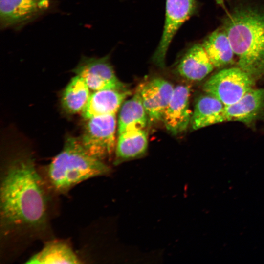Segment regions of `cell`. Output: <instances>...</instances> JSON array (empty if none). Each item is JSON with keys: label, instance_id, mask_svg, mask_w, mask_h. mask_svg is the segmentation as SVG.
Instances as JSON below:
<instances>
[{"label": "cell", "instance_id": "obj_1", "mask_svg": "<svg viewBox=\"0 0 264 264\" xmlns=\"http://www.w3.org/2000/svg\"><path fill=\"white\" fill-rule=\"evenodd\" d=\"M47 185L31 156L22 155L4 169L0 187V215L4 235L38 233L48 219Z\"/></svg>", "mask_w": 264, "mask_h": 264}, {"label": "cell", "instance_id": "obj_2", "mask_svg": "<svg viewBox=\"0 0 264 264\" xmlns=\"http://www.w3.org/2000/svg\"><path fill=\"white\" fill-rule=\"evenodd\" d=\"M221 19L238 66L255 81L264 76V0H228Z\"/></svg>", "mask_w": 264, "mask_h": 264}, {"label": "cell", "instance_id": "obj_3", "mask_svg": "<svg viewBox=\"0 0 264 264\" xmlns=\"http://www.w3.org/2000/svg\"><path fill=\"white\" fill-rule=\"evenodd\" d=\"M110 171L102 160L85 150L79 139L70 137L47 167L45 181L56 193L65 194L78 184Z\"/></svg>", "mask_w": 264, "mask_h": 264}, {"label": "cell", "instance_id": "obj_4", "mask_svg": "<svg viewBox=\"0 0 264 264\" xmlns=\"http://www.w3.org/2000/svg\"><path fill=\"white\" fill-rule=\"evenodd\" d=\"M255 81L239 66L221 69L204 83L203 90L225 106L239 101L253 88Z\"/></svg>", "mask_w": 264, "mask_h": 264}, {"label": "cell", "instance_id": "obj_5", "mask_svg": "<svg viewBox=\"0 0 264 264\" xmlns=\"http://www.w3.org/2000/svg\"><path fill=\"white\" fill-rule=\"evenodd\" d=\"M117 126L116 114L88 119L81 143L90 155L102 160L115 151Z\"/></svg>", "mask_w": 264, "mask_h": 264}, {"label": "cell", "instance_id": "obj_6", "mask_svg": "<svg viewBox=\"0 0 264 264\" xmlns=\"http://www.w3.org/2000/svg\"><path fill=\"white\" fill-rule=\"evenodd\" d=\"M195 0H166L163 30L158 46L153 56L154 63L162 68L165 66L167 51L181 26L196 12Z\"/></svg>", "mask_w": 264, "mask_h": 264}, {"label": "cell", "instance_id": "obj_7", "mask_svg": "<svg viewBox=\"0 0 264 264\" xmlns=\"http://www.w3.org/2000/svg\"><path fill=\"white\" fill-rule=\"evenodd\" d=\"M83 79L90 89L125 90V85L117 77L108 56L83 57L73 70Z\"/></svg>", "mask_w": 264, "mask_h": 264}, {"label": "cell", "instance_id": "obj_8", "mask_svg": "<svg viewBox=\"0 0 264 264\" xmlns=\"http://www.w3.org/2000/svg\"><path fill=\"white\" fill-rule=\"evenodd\" d=\"M50 0H0L1 28L20 27L46 12Z\"/></svg>", "mask_w": 264, "mask_h": 264}, {"label": "cell", "instance_id": "obj_9", "mask_svg": "<svg viewBox=\"0 0 264 264\" xmlns=\"http://www.w3.org/2000/svg\"><path fill=\"white\" fill-rule=\"evenodd\" d=\"M174 88L170 82L160 77L154 78L138 88L150 123L162 121Z\"/></svg>", "mask_w": 264, "mask_h": 264}, {"label": "cell", "instance_id": "obj_10", "mask_svg": "<svg viewBox=\"0 0 264 264\" xmlns=\"http://www.w3.org/2000/svg\"><path fill=\"white\" fill-rule=\"evenodd\" d=\"M190 87L178 85L174 88L170 101L162 121L166 129L177 135L185 131L191 123L192 115L190 109Z\"/></svg>", "mask_w": 264, "mask_h": 264}, {"label": "cell", "instance_id": "obj_11", "mask_svg": "<svg viewBox=\"0 0 264 264\" xmlns=\"http://www.w3.org/2000/svg\"><path fill=\"white\" fill-rule=\"evenodd\" d=\"M264 117V88H252L236 103L225 106V121H239L247 124Z\"/></svg>", "mask_w": 264, "mask_h": 264}, {"label": "cell", "instance_id": "obj_12", "mask_svg": "<svg viewBox=\"0 0 264 264\" xmlns=\"http://www.w3.org/2000/svg\"><path fill=\"white\" fill-rule=\"evenodd\" d=\"M214 68L202 44H195L180 59L176 70L184 78L196 81L205 78Z\"/></svg>", "mask_w": 264, "mask_h": 264}, {"label": "cell", "instance_id": "obj_13", "mask_svg": "<svg viewBox=\"0 0 264 264\" xmlns=\"http://www.w3.org/2000/svg\"><path fill=\"white\" fill-rule=\"evenodd\" d=\"M131 94L128 89H103L94 91L90 94L82 116L86 119L116 114L127 97Z\"/></svg>", "mask_w": 264, "mask_h": 264}, {"label": "cell", "instance_id": "obj_14", "mask_svg": "<svg viewBox=\"0 0 264 264\" xmlns=\"http://www.w3.org/2000/svg\"><path fill=\"white\" fill-rule=\"evenodd\" d=\"M202 45L214 67H224L233 63L234 51L228 36L221 26L209 34Z\"/></svg>", "mask_w": 264, "mask_h": 264}, {"label": "cell", "instance_id": "obj_15", "mask_svg": "<svg viewBox=\"0 0 264 264\" xmlns=\"http://www.w3.org/2000/svg\"><path fill=\"white\" fill-rule=\"evenodd\" d=\"M149 118L138 89L122 104L117 121L118 134L127 131L145 129Z\"/></svg>", "mask_w": 264, "mask_h": 264}, {"label": "cell", "instance_id": "obj_16", "mask_svg": "<svg viewBox=\"0 0 264 264\" xmlns=\"http://www.w3.org/2000/svg\"><path fill=\"white\" fill-rule=\"evenodd\" d=\"M148 145V134L145 129L132 130L118 134L115 164L141 156L147 151Z\"/></svg>", "mask_w": 264, "mask_h": 264}, {"label": "cell", "instance_id": "obj_17", "mask_svg": "<svg viewBox=\"0 0 264 264\" xmlns=\"http://www.w3.org/2000/svg\"><path fill=\"white\" fill-rule=\"evenodd\" d=\"M225 105L212 95L206 93L200 97L195 105L190 124L198 130L224 122Z\"/></svg>", "mask_w": 264, "mask_h": 264}, {"label": "cell", "instance_id": "obj_18", "mask_svg": "<svg viewBox=\"0 0 264 264\" xmlns=\"http://www.w3.org/2000/svg\"><path fill=\"white\" fill-rule=\"evenodd\" d=\"M80 259L65 241H49L39 252L31 257L28 264H80Z\"/></svg>", "mask_w": 264, "mask_h": 264}, {"label": "cell", "instance_id": "obj_19", "mask_svg": "<svg viewBox=\"0 0 264 264\" xmlns=\"http://www.w3.org/2000/svg\"><path fill=\"white\" fill-rule=\"evenodd\" d=\"M90 88L80 76L76 75L64 89L61 98L63 109L69 114L84 110L90 95Z\"/></svg>", "mask_w": 264, "mask_h": 264}, {"label": "cell", "instance_id": "obj_20", "mask_svg": "<svg viewBox=\"0 0 264 264\" xmlns=\"http://www.w3.org/2000/svg\"><path fill=\"white\" fill-rule=\"evenodd\" d=\"M216 3L225 10L226 8L225 0H215Z\"/></svg>", "mask_w": 264, "mask_h": 264}]
</instances>
